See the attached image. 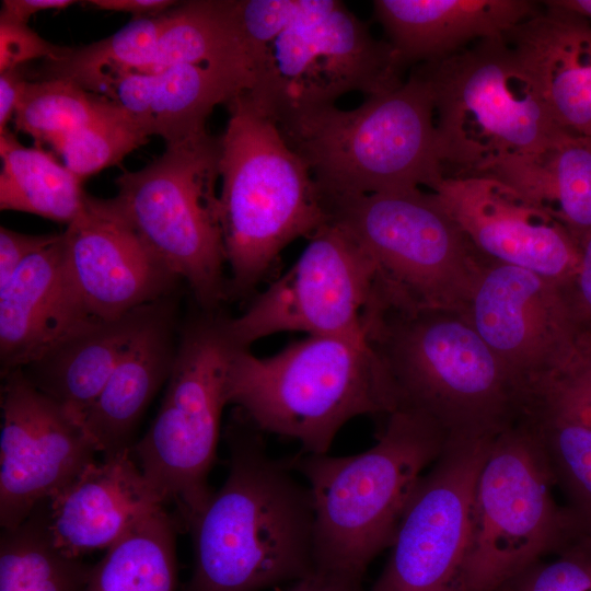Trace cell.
Masks as SVG:
<instances>
[{"instance_id":"d6a6232c","label":"cell","mask_w":591,"mask_h":591,"mask_svg":"<svg viewBox=\"0 0 591 591\" xmlns=\"http://www.w3.org/2000/svg\"><path fill=\"white\" fill-rule=\"evenodd\" d=\"M103 116L69 134L57 152L81 182L115 164L149 138L113 102Z\"/></svg>"},{"instance_id":"ac0fdd59","label":"cell","mask_w":591,"mask_h":591,"mask_svg":"<svg viewBox=\"0 0 591 591\" xmlns=\"http://www.w3.org/2000/svg\"><path fill=\"white\" fill-rule=\"evenodd\" d=\"M63 233L71 280L94 318H119L164 300L178 279L149 250L111 199L86 194Z\"/></svg>"},{"instance_id":"b9f144b4","label":"cell","mask_w":591,"mask_h":591,"mask_svg":"<svg viewBox=\"0 0 591 591\" xmlns=\"http://www.w3.org/2000/svg\"><path fill=\"white\" fill-rule=\"evenodd\" d=\"M76 3L73 0H3L1 16L27 23L28 19L46 10H61Z\"/></svg>"},{"instance_id":"5b68a950","label":"cell","mask_w":591,"mask_h":591,"mask_svg":"<svg viewBox=\"0 0 591 591\" xmlns=\"http://www.w3.org/2000/svg\"><path fill=\"white\" fill-rule=\"evenodd\" d=\"M227 107L220 222L231 274L228 294L243 296L287 245L328 222V212L306 163L251 95L244 92Z\"/></svg>"},{"instance_id":"277c9868","label":"cell","mask_w":591,"mask_h":591,"mask_svg":"<svg viewBox=\"0 0 591 591\" xmlns=\"http://www.w3.org/2000/svg\"><path fill=\"white\" fill-rule=\"evenodd\" d=\"M227 401L258 431L297 440L311 454H326L349 420L397 408L370 344L338 336H308L268 357L236 348Z\"/></svg>"},{"instance_id":"3957f363","label":"cell","mask_w":591,"mask_h":591,"mask_svg":"<svg viewBox=\"0 0 591 591\" xmlns=\"http://www.w3.org/2000/svg\"><path fill=\"white\" fill-rule=\"evenodd\" d=\"M447 442L430 418L398 407L367 451L286 457L312 496L315 569L362 579L368 565L392 546L422 472Z\"/></svg>"},{"instance_id":"7c38bea8","label":"cell","mask_w":591,"mask_h":591,"mask_svg":"<svg viewBox=\"0 0 591 591\" xmlns=\"http://www.w3.org/2000/svg\"><path fill=\"white\" fill-rule=\"evenodd\" d=\"M405 67L387 40L337 0H310L267 48L247 91L274 120L335 105L350 92L368 96L403 82Z\"/></svg>"},{"instance_id":"d4e9b609","label":"cell","mask_w":591,"mask_h":591,"mask_svg":"<svg viewBox=\"0 0 591 591\" xmlns=\"http://www.w3.org/2000/svg\"><path fill=\"white\" fill-rule=\"evenodd\" d=\"M159 302L119 318L92 320L23 372L37 390L83 424Z\"/></svg>"},{"instance_id":"44dd1931","label":"cell","mask_w":591,"mask_h":591,"mask_svg":"<svg viewBox=\"0 0 591 591\" xmlns=\"http://www.w3.org/2000/svg\"><path fill=\"white\" fill-rule=\"evenodd\" d=\"M254 83L255 74L246 67L177 65L158 73L109 79L96 94L117 105L148 138L159 136L173 144L207 131L212 109Z\"/></svg>"},{"instance_id":"9c48e42d","label":"cell","mask_w":591,"mask_h":591,"mask_svg":"<svg viewBox=\"0 0 591 591\" xmlns=\"http://www.w3.org/2000/svg\"><path fill=\"white\" fill-rule=\"evenodd\" d=\"M220 137L207 131L166 144L138 171H125L109 198L142 244L186 281L206 312L228 296L220 222Z\"/></svg>"},{"instance_id":"cb8c5ba5","label":"cell","mask_w":591,"mask_h":591,"mask_svg":"<svg viewBox=\"0 0 591 591\" xmlns=\"http://www.w3.org/2000/svg\"><path fill=\"white\" fill-rule=\"evenodd\" d=\"M169 303L165 299L158 303L83 417L90 439L104 456L132 448L136 426L170 378L177 346Z\"/></svg>"},{"instance_id":"7a4b0ae2","label":"cell","mask_w":591,"mask_h":591,"mask_svg":"<svg viewBox=\"0 0 591 591\" xmlns=\"http://www.w3.org/2000/svg\"><path fill=\"white\" fill-rule=\"evenodd\" d=\"M370 317L367 339L397 408L424 414L448 440L493 439L524 418L525 387L462 315L379 303Z\"/></svg>"},{"instance_id":"f35d334b","label":"cell","mask_w":591,"mask_h":591,"mask_svg":"<svg viewBox=\"0 0 591 591\" xmlns=\"http://www.w3.org/2000/svg\"><path fill=\"white\" fill-rule=\"evenodd\" d=\"M26 83L23 66L0 71V134L8 130Z\"/></svg>"},{"instance_id":"8fae6325","label":"cell","mask_w":591,"mask_h":591,"mask_svg":"<svg viewBox=\"0 0 591 591\" xmlns=\"http://www.w3.org/2000/svg\"><path fill=\"white\" fill-rule=\"evenodd\" d=\"M544 449L522 419L491 439L473 495L462 591H500L576 528L556 503Z\"/></svg>"},{"instance_id":"5bb4252c","label":"cell","mask_w":591,"mask_h":591,"mask_svg":"<svg viewBox=\"0 0 591 591\" xmlns=\"http://www.w3.org/2000/svg\"><path fill=\"white\" fill-rule=\"evenodd\" d=\"M490 441L448 440L420 478L372 591H462L474 488Z\"/></svg>"},{"instance_id":"7bdbcfd3","label":"cell","mask_w":591,"mask_h":591,"mask_svg":"<svg viewBox=\"0 0 591 591\" xmlns=\"http://www.w3.org/2000/svg\"><path fill=\"white\" fill-rule=\"evenodd\" d=\"M552 4L578 14L591 22V0H548Z\"/></svg>"},{"instance_id":"ee69618b","label":"cell","mask_w":591,"mask_h":591,"mask_svg":"<svg viewBox=\"0 0 591 591\" xmlns=\"http://www.w3.org/2000/svg\"><path fill=\"white\" fill-rule=\"evenodd\" d=\"M500 591H512L509 587H505L503 589H501Z\"/></svg>"},{"instance_id":"4316f807","label":"cell","mask_w":591,"mask_h":591,"mask_svg":"<svg viewBox=\"0 0 591 591\" xmlns=\"http://www.w3.org/2000/svg\"><path fill=\"white\" fill-rule=\"evenodd\" d=\"M0 209L71 223L86 193L65 164L40 148L24 147L13 134H0Z\"/></svg>"},{"instance_id":"e0dca14e","label":"cell","mask_w":591,"mask_h":591,"mask_svg":"<svg viewBox=\"0 0 591 591\" xmlns=\"http://www.w3.org/2000/svg\"><path fill=\"white\" fill-rule=\"evenodd\" d=\"M486 259L568 287L580 262L576 237L510 185L487 175L444 176L430 190Z\"/></svg>"},{"instance_id":"8d00e7d4","label":"cell","mask_w":591,"mask_h":591,"mask_svg":"<svg viewBox=\"0 0 591 591\" xmlns=\"http://www.w3.org/2000/svg\"><path fill=\"white\" fill-rule=\"evenodd\" d=\"M59 234H25L0 227V287L33 254L59 240Z\"/></svg>"},{"instance_id":"484cf974","label":"cell","mask_w":591,"mask_h":591,"mask_svg":"<svg viewBox=\"0 0 591 591\" xmlns=\"http://www.w3.org/2000/svg\"><path fill=\"white\" fill-rule=\"evenodd\" d=\"M479 175L520 192L577 241L591 231V137L564 131L544 149L505 158Z\"/></svg>"},{"instance_id":"6da1fadb","label":"cell","mask_w":591,"mask_h":591,"mask_svg":"<svg viewBox=\"0 0 591 591\" xmlns=\"http://www.w3.org/2000/svg\"><path fill=\"white\" fill-rule=\"evenodd\" d=\"M235 408L224 437L228 476L187 531L194 548L185 591H259L315 570L308 486L275 460Z\"/></svg>"},{"instance_id":"60d3db41","label":"cell","mask_w":591,"mask_h":591,"mask_svg":"<svg viewBox=\"0 0 591 591\" xmlns=\"http://www.w3.org/2000/svg\"><path fill=\"white\" fill-rule=\"evenodd\" d=\"M99 10L125 12L132 14L134 19L160 15L177 5L172 0H89L85 1Z\"/></svg>"},{"instance_id":"52a82bcc","label":"cell","mask_w":591,"mask_h":591,"mask_svg":"<svg viewBox=\"0 0 591 591\" xmlns=\"http://www.w3.org/2000/svg\"><path fill=\"white\" fill-rule=\"evenodd\" d=\"M417 69L432 91L447 176L479 175L505 158L544 149L566 131L505 36Z\"/></svg>"},{"instance_id":"7402d4cb","label":"cell","mask_w":591,"mask_h":591,"mask_svg":"<svg viewBox=\"0 0 591 591\" xmlns=\"http://www.w3.org/2000/svg\"><path fill=\"white\" fill-rule=\"evenodd\" d=\"M505 37L564 130L591 137V22L548 0Z\"/></svg>"},{"instance_id":"ba28073f","label":"cell","mask_w":591,"mask_h":591,"mask_svg":"<svg viewBox=\"0 0 591 591\" xmlns=\"http://www.w3.org/2000/svg\"><path fill=\"white\" fill-rule=\"evenodd\" d=\"M332 221L376 266V290L390 306L465 317L490 260L473 246L431 192L421 188L324 199Z\"/></svg>"},{"instance_id":"ffe728a7","label":"cell","mask_w":591,"mask_h":591,"mask_svg":"<svg viewBox=\"0 0 591 591\" xmlns=\"http://www.w3.org/2000/svg\"><path fill=\"white\" fill-rule=\"evenodd\" d=\"M92 320L71 280L61 233L0 287L2 375L40 360Z\"/></svg>"},{"instance_id":"4fadbf2b","label":"cell","mask_w":591,"mask_h":591,"mask_svg":"<svg viewBox=\"0 0 591 591\" xmlns=\"http://www.w3.org/2000/svg\"><path fill=\"white\" fill-rule=\"evenodd\" d=\"M296 263L237 317L227 318L232 341L248 348L281 332L367 340L376 292V266L358 241L328 221L309 237Z\"/></svg>"},{"instance_id":"83f0119b","label":"cell","mask_w":591,"mask_h":591,"mask_svg":"<svg viewBox=\"0 0 591 591\" xmlns=\"http://www.w3.org/2000/svg\"><path fill=\"white\" fill-rule=\"evenodd\" d=\"M178 531L165 508L148 515L92 566L85 591H175Z\"/></svg>"},{"instance_id":"30bf717a","label":"cell","mask_w":591,"mask_h":591,"mask_svg":"<svg viewBox=\"0 0 591 591\" xmlns=\"http://www.w3.org/2000/svg\"><path fill=\"white\" fill-rule=\"evenodd\" d=\"M236 348L225 317L204 311L190 321L177 345L155 419L131 448L164 505L175 506L179 530L187 531L213 493L208 477L217 457L228 372Z\"/></svg>"},{"instance_id":"8992f818","label":"cell","mask_w":591,"mask_h":591,"mask_svg":"<svg viewBox=\"0 0 591 591\" xmlns=\"http://www.w3.org/2000/svg\"><path fill=\"white\" fill-rule=\"evenodd\" d=\"M434 116L430 84L416 68L398 88L356 108L329 105L275 121L327 199L433 189L444 177Z\"/></svg>"},{"instance_id":"f546056e","label":"cell","mask_w":591,"mask_h":591,"mask_svg":"<svg viewBox=\"0 0 591 591\" xmlns=\"http://www.w3.org/2000/svg\"><path fill=\"white\" fill-rule=\"evenodd\" d=\"M109 100L65 79L27 81L14 114L18 130L56 151L78 128L106 114Z\"/></svg>"},{"instance_id":"d6986e66","label":"cell","mask_w":591,"mask_h":591,"mask_svg":"<svg viewBox=\"0 0 591 591\" xmlns=\"http://www.w3.org/2000/svg\"><path fill=\"white\" fill-rule=\"evenodd\" d=\"M53 544L66 555L108 548L137 523L164 508L131 449L89 464L37 506Z\"/></svg>"},{"instance_id":"603a6c76","label":"cell","mask_w":591,"mask_h":591,"mask_svg":"<svg viewBox=\"0 0 591 591\" xmlns=\"http://www.w3.org/2000/svg\"><path fill=\"white\" fill-rule=\"evenodd\" d=\"M541 10L530 0H375L373 14L406 68L502 37Z\"/></svg>"},{"instance_id":"74e56055","label":"cell","mask_w":591,"mask_h":591,"mask_svg":"<svg viewBox=\"0 0 591 591\" xmlns=\"http://www.w3.org/2000/svg\"><path fill=\"white\" fill-rule=\"evenodd\" d=\"M578 243L580 262L567 291L580 326L591 328V231Z\"/></svg>"},{"instance_id":"9a60e30c","label":"cell","mask_w":591,"mask_h":591,"mask_svg":"<svg viewBox=\"0 0 591 591\" xmlns=\"http://www.w3.org/2000/svg\"><path fill=\"white\" fill-rule=\"evenodd\" d=\"M2 376L0 524L10 529L78 477L97 451L83 424L22 369Z\"/></svg>"},{"instance_id":"4dcf8cb0","label":"cell","mask_w":591,"mask_h":591,"mask_svg":"<svg viewBox=\"0 0 591 591\" xmlns=\"http://www.w3.org/2000/svg\"><path fill=\"white\" fill-rule=\"evenodd\" d=\"M525 420L536 433L577 525L591 534V428L543 414Z\"/></svg>"},{"instance_id":"1f68e13d","label":"cell","mask_w":591,"mask_h":591,"mask_svg":"<svg viewBox=\"0 0 591 591\" xmlns=\"http://www.w3.org/2000/svg\"><path fill=\"white\" fill-rule=\"evenodd\" d=\"M529 414L553 416L591 428V328L580 326L567 357L531 387Z\"/></svg>"},{"instance_id":"ab89813d","label":"cell","mask_w":591,"mask_h":591,"mask_svg":"<svg viewBox=\"0 0 591 591\" xmlns=\"http://www.w3.org/2000/svg\"><path fill=\"white\" fill-rule=\"evenodd\" d=\"M287 591H362L361 579L315 569Z\"/></svg>"},{"instance_id":"f1b7e54d","label":"cell","mask_w":591,"mask_h":591,"mask_svg":"<svg viewBox=\"0 0 591 591\" xmlns=\"http://www.w3.org/2000/svg\"><path fill=\"white\" fill-rule=\"evenodd\" d=\"M92 566L59 551L36 507L0 535V591H85Z\"/></svg>"},{"instance_id":"e575fe53","label":"cell","mask_w":591,"mask_h":591,"mask_svg":"<svg viewBox=\"0 0 591 591\" xmlns=\"http://www.w3.org/2000/svg\"><path fill=\"white\" fill-rule=\"evenodd\" d=\"M310 0H234L236 20L254 63L308 7Z\"/></svg>"},{"instance_id":"d590c367","label":"cell","mask_w":591,"mask_h":591,"mask_svg":"<svg viewBox=\"0 0 591 591\" xmlns=\"http://www.w3.org/2000/svg\"><path fill=\"white\" fill-rule=\"evenodd\" d=\"M69 50L44 39L27 23L0 15V71L33 59L57 60Z\"/></svg>"},{"instance_id":"836d02e7","label":"cell","mask_w":591,"mask_h":591,"mask_svg":"<svg viewBox=\"0 0 591 591\" xmlns=\"http://www.w3.org/2000/svg\"><path fill=\"white\" fill-rule=\"evenodd\" d=\"M515 578L512 591H591V534L578 526L554 551Z\"/></svg>"},{"instance_id":"2e32d148","label":"cell","mask_w":591,"mask_h":591,"mask_svg":"<svg viewBox=\"0 0 591 591\" xmlns=\"http://www.w3.org/2000/svg\"><path fill=\"white\" fill-rule=\"evenodd\" d=\"M464 318L528 396L567 357L580 329L567 287L495 262L485 268Z\"/></svg>"}]
</instances>
